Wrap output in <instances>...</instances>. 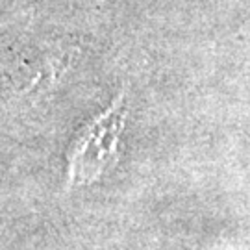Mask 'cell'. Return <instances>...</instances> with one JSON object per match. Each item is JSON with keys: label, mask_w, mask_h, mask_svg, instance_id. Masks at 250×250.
Segmentation results:
<instances>
[{"label": "cell", "mask_w": 250, "mask_h": 250, "mask_svg": "<svg viewBox=\"0 0 250 250\" xmlns=\"http://www.w3.org/2000/svg\"><path fill=\"white\" fill-rule=\"evenodd\" d=\"M126 113V97L121 93L107 109L91 119L78 132L67 154L69 188L89 186L115 165Z\"/></svg>", "instance_id": "1"}]
</instances>
